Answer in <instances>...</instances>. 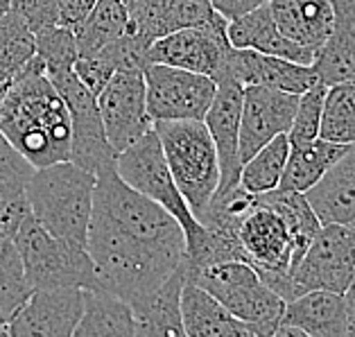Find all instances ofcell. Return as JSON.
Segmentation results:
<instances>
[{
	"label": "cell",
	"instance_id": "6da1fadb",
	"mask_svg": "<svg viewBox=\"0 0 355 337\" xmlns=\"http://www.w3.org/2000/svg\"><path fill=\"white\" fill-rule=\"evenodd\" d=\"M95 181L86 252L95 265V288L138 306L154 295L186 258L179 220L118 177L116 166Z\"/></svg>",
	"mask_w": 355,
	"mask_h": 337
},
{
	"label": "cell",
	"instance_id": "7a4b0ae2",
	"mask_svg": "<svg viewBox=\"0 0 355 337\" xmlns=\"http://www.w3.org/2000/svg\"><path fill=\"white\" fill-rule=\"evenodd\" d=\"M0 134L34 168L71 159V111L37 55L10 80L0 105Z\"/></svg>",
	"mask_w": 355,
	"mask_h": 337
},
{
	"label": "cell",
	"instance_id": "3957f363",
	"mask_svg": "<svg viewBox=\"0 0 355 337\" xmlns=\"http://www.w3.org/2000/svg\"><path fill=\"white\" fill-rule=\"evenodd\" d=\"M98 177L71 159L37 168L25 195L32 215L57 240L75 249H86Z\"/></svg>",
	"mask_w": 355,
	"mask_h": 337
},
{
	"label": "cell",
	"instance_id": "277c9868",
	"mask_svg": "<svg viewBox=\"0 0 355 337\" xmlns=\"http://www.w3.org/2000/svg\"><path fill=\"white\" fill-rule=\"evenodd\" d=\"M163 154L177 188L197 220L220 186V157L204 120H159L154 123Z\"/></svg>",
	"mask_w": 355,
	"mask_h": 337
},
{
	"label": "cell",
	"instance_id": "5b68a950",
	"mask_svg": "<svg viewBox=\"0 0 355 337\" xmlns=\"http://www.w3.org/2000/svg\"><path fill=\"white\" fill-rule=\"evenodd\" d=\"M116 172L127 186H132L138 193L161 204L170 215H175L186 233V258L188 261L199 258L209 236H206V229L193 215L175 179H172L157 129H150L145 136H141L136 143L118 154Z\"/></svg>",
	"mask_w": 355,
	"mask_h": 337
},
{
	"label": "cell",
	"instance_id": "8992f818",
	"mask_svg": "<svg viewBox=\"0 0 355 337\" xmlns=\"http://www.w3.org/2000/svg\"><path fill=\"white\" fill-rule=\"evenodd\" d=\"M236 238L242 261L283 299L288 297V274L299 263L297 245L285 215L267 193L251 195L249 204L236 213Z\"/></svg>",
	"mask_w": 355,
	"mask_h": 337
},
{
	"label": "cell",
	"instance_id": "52a82bcc",
	"mask_svg": "<svg viewBox=\"0 0 355 337\" xmlns=\"http://www.w3.org/2000/svg\"><path fill=\"white\" fill-rule=\"evenodd\" d=\"M188 281L202 285L233 317L254 326L258 337H272L281 324L285 299L245 261H222L188 270Z\"/></svg>",
	"mask_w": 355,
	"mask_h": 337
},
{
	"label": "cell",
	"instance_id": "ba28073f",
	"mask_svg": "<svg viewBox=\"0 0 355 337\" xmlns=\"http://www.w3.org/2000/svg\"><path fill=\"white\" fill-rule=\"evenodd\" d=\"M14 240L34 290L95 288V265L89 252L57 240L32 213L21 222Z\"/></svg>",
	"mask_w": 355,
	"mask_h": 337
},
{
	"label": "cell",
	"instance_id": "9c48e42d",
	"mask_svg": "<svg viewBox=\"0 0 355 337\" xmlns=\"http://www.w3.org/2000/svg\"><path fill=\"white\" fill-rule=\"evenodd\" d=\"M355 279V224H322L308 252L288 274V297L310 290H331L344 295Z\"/></svg>",
	"mask_w": 355,
	"mask_h": 337
},
{
	"label": "cell",
	"instance_id": "30bf717a",
	"mask_svg": "<svg viewBox=\"0 0 355 337\" xmlns=\"http://www.w3.org/2000/svg\"><path fill=\"white\" fill-rule=\"evenodd\" d=\"M55 89L64 98L68 111H71V161L82 166L84 170L100 175L102 170L116 166V150L111 148L105 125H102L98 98L86 89L73 68L46 73Z\"/></svg>",
	"mask_w": 355,
	"mask_h": 337
},
{
	"label": "cell",
	"instance_id": "8fae6325",
	"mask_svg": "<svg viewBox=\"0 0 355 337\" xmlns=\"http://www.w3.org/2000/svg\"><path fill=\"white\" fill-rule=\"evenodd\" d=\"M227 25L229 21L215 12L211 21L170 32L152 43L147 50V62L186 68L220 82L227 75L229 55L233 50Z\"/></svg>",
	"mask_w": 355,
	"mask_h": 337
},
{
	"label": "cell",
	"instance_id": "7c38bea8",
	"mask_svg": "<svg viewBox=\"0 0 355 337\" xmlns=\"http://www.w3.org/2000/svg\"><path fill=\"white\" fill-rule=\"evenodd\" d=\"M147 89V111L159 120H204L218 91L209 75L186 68L150 62L143 68Z\"/></svg>",
	"mask_w": 355,
	"mask_h": 337
},
{
	"label": "cell",
	"instance_id": "4fadbf2b",
	"mask_svg": "<svg viewBox=\"0 0 355 337\" xmlns=\"http://www.w3.org/2000/svg\"><path fill=\"white\" fill-rule=\"evenodd\" d=\"M98 107L111 148L120 154L154 129L147 111V89L141 68L116 71L98 95Z\"/></svg>",
	"mask_w": 355,
	"mask_h": 337
},
{
	"label": "cell",
	"instance_id": "5bb4252c",
	"mask_svg": "<svg viewBox=\"0 0 355 337\" xmlns=\"http://www.w3.org/2000/svg\"><path fill=\"white\" fill-rule=\"evenodd\" d=\"M84 313L82 288H41L7 324L10 337H73Z\"/></svg>",
	"mask_w": 355,
	"mask_h": 337
},
{
	"label": "cell",
	"instance_id": "9a60e30c",
	"mask_svg": "<svg viewBox=\"0 0 355 337\" xmlns=\"http://www.w3.org/2000/svg\"><path fill=\"white\" fill-rule=\"evenodd\" d=\"M299 105V93H288L267 86H245L240 116V161H249L254 154L288 134Z\"/></svg>",
	"mask_w": 355,
	"mask_h": 337
},
{
	"label": "cell",
	"instance_id": "2e32d148",
	"mask_svg": "<svg viewBox=\"0 0 355 337\" xmlns=\"http://www.w3.org/2000/svg\"><path fill=\"white\" fill-rule=\"evenodd\" d=\"M245 86L233 77H224L218 82V91L204 116V123L213 136L220 157V186L218 190H229L240 184V116Z\"/></svg>",
	"mask_w": 355,
	"mask_h": 337
},
{
	"label": "cell",
	"instance_id": "e0dca14e",
	"mask_svg": "<svg viewBox=\"0 0 355 337\" xmlns=\"http://www.w3.org/2000/svg\"><path fill=\"white\" fill-rule=\"evenodd\" d=\"M242 86H267L288 93H303L319 82L313 64H297L290 59L258 53V50L233 48L227 64V75ZM222 77V80H224Z\"/></svg>",
	"mask_w": 355,
	"mask_h": 337
},
{
	"label": "cell",
	"instance_id": "ac0fdd59",
	"mask_svg": "<svg viewBox=\"0 0 355 337\" xmlns=\"http://www.w3.org/2000/svg\"><path fill=\"white\" fill-rule=\"evenodd\" d=\"M227 32H229V41L233 48L258 50V53L283 57V59H290V62L308 64V66L315 62V55H317L315 50L290 41L279 28H276V21L267 3L238 16V19H231L227 25Z\"/></svg>",
	"mask_w": 355,
	"mask_h": 337
},
{
	"label": "cell",
	"instance_id": "d6986e66",
	"mask_svg": "<svg viewBox=\"0 0 355 337\" xmlns=\"http://www.w3.org/2000/svg\"><path fill=\"white\" fill-rule=\"evenodd\" d=\"M281 324L299 328L303 337H349V315L344 295L310 290L285 301Z\"/></svg>",
	"mask_w": 355,
	"mask_h": 337
},
{
	"label": "cell",
	"instance_id": "ffe728a7",
	"mask_svg": "<svg viewBox=\"0 0 355 337\" xmlns=\"http://www.w3.org/2000/svg\"><path fill=\"white\" fill-rule=\"evenodd\" d=\"M322 224L355 222V143L306 193Z\"/></svg>",
	"mask_w": 355,
	"mask_h": 337
},
{
	"label": "cell",
	"instance_id": "44dd1931",
	"mask_svg": "<svg viewBox=\"0 0 355 337\" xmlns=\"http://www.w3.org/2000/svg\"><path fill=\"white\" fill-rule=\"evenodd\" d=\"M181 324L188 337H258L254 326L233 317L209 290L186 281L181 290Z\"/></svg>",
	"mask_w": 355,
	"mask_h": 337
},
{
	"label": "cell",
	"instance_id": "7402d4cb",
	"mask_svg": "<svg viewBox=\"0 0 355 337\" xmlns=\"http://www.w3.org/2000/svg\"><path fill=\"white\" fill-rule=\"evenodd\" d=\"M188 281V263L186 258L172 272L166 283L147 297L143 304L134 306L136 337H181V290Z\"/></svg>",
	"mask_w": 355,
	"mask_h": 337
},
{
	"label": "cell",
	"instance_id": "603a6c76",
	"mask_svg": "<svg viewBox=\"0 0 355 337\" xmlns=\"http://www.w3.org/2000/svg\"><path fill=\"white\" fill-rule=\"evenodd\" d=\"M270 12L290 41L317 50L333 30V0H267Z\"/></svg>",
	"mask_w": 355,
	"mask_h": 337
},
{
	"label": "cell",
	"instance_id": "cb8c5ba5",
	"mask_svg": "<svg viewBox=\"0 0 355 337\" xmlns=\"http://www.w3.org/2000/svg\"><path fill=\"white\" fill-rule=\"evenodd\" d=\"M333 30L313 62L326 86L355 77V0H333Z\"/></svg>",
	"mask_w": 355,
	"mask_h": 337
},
{
	"label": "cell",
	"instance_id": "d4e9b609",
	"mask_svg": "<svg viewBox=\"0 0 355 337\" xmlns=\"http://www.w3.org/2000/svg\"><path fill=\"white\" fill-rule=\"evenodd\" d=\"M129 16L138 32L157 41L181 28L211 21L215 10L209 0H141Z\"/></svg>",
	"mask_w": 355,
	"mask_h": 337
},
{
	"label": "cell",
	"instance_id": "484cf974",
	"mask_svg": "<svg viewBox=\"0 0 355 337\" xmlns=\"http://www.w3.org/2000/svg\"><path fill=\"white\" fill-rule=\"evenodd\" d=\"M32 163L16 152L0 134V229L14 238L21 222L32 213L28 204V181L34 175Z\"/></svg>",
	"mask_w": 355,
	"mask_h": 337
},
{
	"label": "cell",
	"instance_id": "4316f807",
	"mask_svg": "<svg viewBox=\"0 0 355 337\" xmlns=\"http://www.w3.org/2000/svg\"><path fill=\"white\" fill-rule=\"evenodd\" d=\"M134 337V310L125 299L102 288L84 290V313L73 337Z\"/></svg>",
	"mask_w": 355,
	"mask_h": 337
},
{
	"label": "cell",
	"instance_id": "83f0119b",
	"mask_svg": "<svg viewBox=\"0 0 355 337\" xmlns=\"http://www.w3.org/2000/svg\"><path fill=\"white\" fill-rule=\"evenodd\" d=\"M346 150H349V145L331 143L326 138H315V141L301 145H290L288 163H285L279 190L308 193Z\"/></svg>",
	"mask_w": 355,
	"mask_h": 337
},
{
	"label": "cell",
	"instance_id": "f1b7e54d",
	"mask_svg": "<svg viewBox=\"0 0 355 337\" xmlns=\"http://www.w3.org/2000/svg\"><path fill=\"white\" fill-rule=\"evenodd\" d=\"M132 16L123 0H95L89 16L77 25L75 41L80 57H95L105 50L109 43L129 30Z\"/></svg>",
	"mask_w": 355,
	"mask_h": 337
},
{
	"label": "cell",
	"instance_id": "f546056e",
	"mask_svg": "<svg viewBox=\"0 0 355 337\" xmlns=\"http://www.w3.org/2000/svg\"><path fill=\"white\" fill-rule=\"evenodd\" d=\"M34 288L25 276L23 258L16 240L0 229V322L7 324L19 313V308L30 299Z\"/></svg>",
	"mask_w": 355,
	"mask_h": 337
},
{
	"label": "cell",
	"instance_id": "4dcf8cb0",
	"mask_svg": "<svg viewBox=\"0 0 355 337\" xmlns=\"http://www.w3.org/2000/svg\"><path fill=\"white\" fill-rule=\"evenodd\" d=\"M319 138L331 143H355V77L326 86Z\"/></svg>",
	"mask_w": 355,
	"mask_h": 337
},
{
	"label": "cell",
	"instance_id": "1f68e13d",
	"mask_svg": "<svg viewBox=\"0 0 355 337\" xmlns=\"http://www.w3.org/2000/svg\"><path fill=\"white\" fill-rule=\"evenodd\" d=\"M290 154V141L288 134L276 136L265 148L258 150L249 161L242 163L240 170V186L254 195L272 193L279 188L285 163Z\"/></svg>",
	"mask_w": 355,
	"mask_h": 337
},
{
	"label": "cell",
	"instance_id": "d6a6232c",
	"mask_svg": "<svg viewBox=\"0 0 355 337\" xmlns=\"http://www.w3.org/2000/svg\"><path fill=\"white\" fill-rule=\"evenodd\" d=\"M34 55L37 34L16 12H5L0 16V75L12 80Z\"/></svg>",
	"mask_w": 355,
	"mask_h": 337
},
{
	"label": "cell",
	"instance_id": "836d02e7",
	"mask_svg": "<svg viewBox=\"0 0 355 337\" xmlns=\"http://www.w3.org/2000/svg\"><path fill=\"white\" fill-rule=\"evenodd\" d=\"M37 57L46 66V73L73 68L77 57V41L75 32L66 25H50L37 32Z\"/></svg>",
	"mask_w": 355,
	"mask_h": 337
},
{
	"label": "cell",
	"instance_id": "e575fe53",
	"mask_svg": "<svg viewBox=\"0 0 355 337\" xmlns=\"http://www.w3.org/2000/svg\"><path fill=\"white\" fill-rule=\"evenodd\" d=\"M324 95L326 84L317 82L308 91L299 95V105L294 111L292 127L288 132L290 145H301L319 138V127H322V111H324Z\"/></svg>",
	"mask_w": 355,
	"mask_h": 337
},
{
	"label": "cell",
	"instance_id": "d590c367",
	"mask_svg": "<svg viewBox=\"0 0 355 337\" xmlns=\"http://www.w3.org/2000/svg\"><path fill=\"white\" fill-rule=\"evenodd\" d=\"M152 39H147L145 34L138 32L134 25H129V30L118 37L114 43L102 50L100 55L95 57H102L105 62L114 68V71H127V68H143L150 64L147 62V50L152 46Z\"/></svg>",
	"mask_w": 355,
	"mask_h": 337
},
{
	"label": "cell",
	"instance_id": "8d00e7d4",
	"mask_svg": "<svg viewBox=\"0 0 355 337\" xmlns=\"http://www.w3.org/2000/svg\"><path fill=\"white\" fill-rule=\"evenodd\" d=\"M10 10L19 14L34 34L50 25H59L57 0H10Z\"/></svg>",
	"mask_w": 355,
	"mask_h": 337
},
{
	"label": "cell",
	"instance_id": "74e56055",
	"mask_svg": "<svg viewBox=\"0 0 355 337\" xmlns=\"http://www.w3.org/2000/svg\"><path fill=\"white\" fill-rule=\"evenodd\" d=\"M73 71L82 80V84L86 86V89L95 95V98L102 93V89H105L107 82L116 73L102 57H77Z\"/></svg>",
	"mask_w": 355,
	"mask_h": 337
},
{
	"label": "cell",
	"instance_id": "f35d334b",
	"mask_svg": "<svg viewBox=\"0 0 355 337\" xmlns=\"http://www.w3.org/2000/svg\"><path fill=\"white\" fill-rule=\"evenodd\" d=\"M95 0H57V10H59V23L66 28L75 30L80 25L89 12L93 10Z\"/></svg>",
	"mask_w": 355,
	"mask_h": 337
},
{
	"label": "cell",
	"instance_id": "ab89813d",
	"mask_svg": "<svg viewBox=\"0 0 355 337\" xmlns=\"http://www.w3.org/2000/svg\"><path fill=\"white\" fill-rule=\"evenodd\" d=\"M213 5V10L222 14L224 19L231 21V19H238V16L247 14L251 10H256V7L265 5L267 0H209Z\"/></svg>",
	"mask_w": 355,
	"mask_h": 337
},
{
	"label": "cell",
	"instance_id": "60d3db41",
	"mask_svg": "<svg viewBox=\"0 0 355 337\" xmlns=\"http://www.w3.org/2000/svg\"><path fill=\"white\" fill-rule=\"evenodd\" d=\"M346 301V315H349V337H355V279L344 292Z\"/></svg>",
	"mask_w": 355,
	"mask_h": 337
},
{
	"label": "cell",
	"instance_id": "b9f144b4",
	"mask_svg": "<svg viewBox=\"0 0 355 337\" xmlns=\"http://www.w3.org/2000/svg\"><path fill=\"white\" fill-rule=\"evenodd\" d=\"M5 12H10V0H0V16Z\"/></svg>",
	"mask_w": 355,
	"mask_h": 337
},
{
	"label": "cell",
	"instance_id": "7bdbcfd3",
	"mask_svg": "<svg viewBox=\"0 0 355 337\" xmlns=\"http://www.w3.org/2000/svg\"><path fill=\"white\" fill-rule=\"evenodd\" d=\"M123 3L127 5V10H134V7L141 3V0H123Z\"/></svg>",
	"mask_w": 355,
	"mask_h": 337
},
{
	"label": "cell",
	"instance_id": "ee69618b",
	"mask_svg": "<svg viewBox=\"0 0 355 337\" xmlns=\"http://www.w3.org/2000/svg\"><path fill=\"white\" fill-rule=\"evenodd\" d=\"M7 333V328H5V324L3 322H0V335H5Z\"/></svg>",
	"mask_w": 355,
	"mask_h": 337
},
{
	"label": "cell",
	"instance_id": "f6af8a7d",
	"mask_svg": "<svg viewBox=\"0 0 355 337\" xmlns=\"http://www.w3.org/2000/svg\"><path fill=\"white\" fill-rule=\"evenodd\" d=\"M0 82H7V80H5V77H3V75H0Z\"/></svg>",
	"mask_w": 355,
	"mask_h": 337
},
{
	"label": "cell",
	"instance_id": "bcb514c9",
	"mask_svg": "<svg viewBox=\"0 0 355 337\" xmlns=\"http://www.w3.org/2000/svg\"><path fill=\"white\" fill-rule=\"evenodd\" d=\"M353 224H355V222H353Z\"/></svg>",
	"mask_w": 355,
	"mask_h": 337
}]
</instances>
